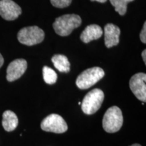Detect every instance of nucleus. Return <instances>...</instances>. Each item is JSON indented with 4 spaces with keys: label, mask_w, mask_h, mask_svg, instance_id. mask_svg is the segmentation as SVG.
<instances>
[{
    "label": "nucleus",
    "mask_w": 146,
    "mask_h": 146,
    "mask_svg": "<svg viewBox=\"0 0 146 146\" xmlns=\"http://www.w3.org/2000/svg\"><path fill=\"white\" fill-rule=\"evenodd\" d=\"M81 18L76 14H65L57 18L53 24L56 34L66 36L81 25Z\"/></svg>",
    "instance_id": "1"
},
{
    "label": "nucleus",
    "mask_w": 146,
    "mask_h": 146,
    "mask_svg": "<svg viewBox=\"0 0 146 146\" xmlns=\"http://www.w3.org/2000/svg\"><path fill=\"white\" fill-rule=\"evenodd\" d=\"M123 124V116L121 110L112 106L107 110L102 120V125L106 132L114 133L121 129Z\"/></svg>",
    "instance_id": "2"
},
{
    "label": "nucleus",
    "mask_w": 146,
    "mask_h": 146,
    "mask_svg": "<svg viewBox=\"0 0 146 146\" xmlns=\"http://www.w3.org/2000/svg\"><path fill=\"white\" fill-rule=\"evenodd\" d=\"M105 75L104 70L100 67H94L84 70L76 78V86L81 89H87L100 81Z\"/></svg>",
    "instance_id": "3"
},
{
    "label": "nucleus",
    "mask_w": 146,
    "mask_h": 146,
    "mask_svg": "<svg viewBox=\"0 0 146 146\" xmlns=\"http://www.w3.org/2000/svg\"><path fill=\"white\" fill-rule=\"evenodd\" d=\"M104 100V94L101 89H94L87 94L81 104L85 114L90 115L96 113L102 106Z\"/></svg>",
    "instance_id": "4"
},
{
    "label": "nucleus",
    "mask_w": 146,
    "mask_h": 146,
    "mask_svg": "<svg viewBox=\"0 0 146 146\" xmlns=\"http://www.w3.org/2000/svg\"><path fill=\"white\" fill-rule=\"evenodd\" d=\"M18 40L22 44L31 46L39 44L43 41L45 33L37 26L23 28L18 33Z\"/></svg>",
    "instance_id": "5"
},
{
    "label": "nucleus",
    "mask_w": 146,
    "mask_h": 146,
    "mask_svg": "<svg viewBox=\"0 0 146 146\" xmlns=\"http://www.w3.org/2000/svg\"><path fill=\"white\" fill-rule=\"evenodd\" d=\"M41 128L46 132L63 133L68 130V125L61 116L52 114L42 120Z\"/></svg>",
    "instance_id": "6"
},
{
    "label": "nucleus",
    "mask_w": 146,
    "mask_h": 146,
    "mask_svg": "<svg viewBox=\"0 0 146 146\" xmlns=\"http://www.w3.org/2000/svg\"><path fill=\"white\" fill-rule=\"evenodd\" d=\"M146 74L137 73L133 75L129 81V86L133 94L140 101L146 102Z\"/></svg>",
    "instance_id": "7"
},
{
    "label": "nucleus",
    "mask_w": 146,
    "mask_h": 146,
    "mask_svg": "<svg viewBox=\"0 0 146 146\" xmlns=\"http://www.w3.org/2000/svg\"><path fill=\"white\" fill-rule=\"evenodd\" d=\"M21 7L12 0H0V16L6 21H14L21 15Z\"/></svg>",
    "instance_id": "8"
},
{
    "label": "nucleus",
    "mask_w": 146,
    "mask_h": 146,
    "mask_svg": "<svg viewBox=\"0 0 146 146\" xmlns=\"http://www.w3.org/2000/svg\"><path fill=\"white\" fill-rule=\"evenodd\" d=\"M27 68V62L24 59H16L8 65L6 78L12 82L21 78Z\"/></svg>",
    "instance_id": "9"
},
{
    "label": "nucleus",
    "mask_w": 146,
    "mask_h": 146,
    "mask_svg": "<svg viewBox=\"0 0 146 146\" xmlns=\"http://www.w3.org/2000/svg\"><path fill=\"white\" fill-rule=\"evenodd\" d=\"M120 29L119 27L109 23L104 27V41L105 45L108 48H110L115 45H117L119 43V36Z\"/></svg>",
    "instance_id": "10"
},
{
    "label": "nucleus",
    "mask_w": 146,
    "mask_h": 146,
    "mask_svg": "<svg viewBox=\"0 0 146 146\" xmlns=\"http://www.w3.org/2000/svg\"><path fill=\"white\" fill-rule=\"evenodd\" d=\"M103 35L101 27L97 25L87 26L81 35V39L84 43H87L93 40L98 39Z\"/></svg>",
    "instance_id": "11"
},
{
    "label": "nucleus",
    "mask_w": 146,
    "mask_h": 146,
    "mask_svg": "<svg viewBox=\"0 0 146 146\" xmlns=\"http://www.w3.org/2000/svg\"><path fill=\"white\" fill-rule=\"evenodd\" d=\"M2 126L3 129L8 132L15 130L18 127V119L14 112L10 110H6L2 116Z\"/></svg>",
    "instance_id": "12"
},
{
    "label": "nucleus",
    "mask_w": 146,
    "mask_h": 146,
    "mask_svg": "<svg viewBox=\"0 0 146 146\" xmlns=\"http://www.w3.org/2000/svg\"><path fill=\"white\" fill-rule=\"evenodd\" d=\"M52 61L55 68L61 72H68L70 71V64L68 58L64 55H54L52 58Z\"/></svg>",
    "instance_id": "13"
},
{
    "label": "nucleus",
    "mask_w": 146,
    "mask_h": 146,
    "mask_svg": "<svg viewBox=\"0 0 146 146\" xmlns=\"http://www.w3.org/2000/svg\"><path fill=\"white\" fill-rule=\"evenodd\" d=\"M43 76L44 81L48 85H53L56 83L58 79L56 72L48 66H44L43 68Z\"/></svg>",
    "instance_id": "14"
},
{
    "label": "nucleus",
    "mask_w": 146,
    "mask_h": 146,
    "mask_svg": "<svg viewBox=\"0 0 146 146\" xmlns=\"http://www.w3.org/2000/svg\"><path fill=\"white\" fill-rule=\"evenodd\" d=\"M134 0H110L111 4L114 7L115 11L120 15H125L127 12V4Z\"/></svg>",
    "instance_id": "15"
},
{
    "label": "nucleus",
    "mask_w": 146,
    "mask_h": 146,
    "mask_svg": "<svg viewBox=\"0 0 146 146\" xmlns=\"http://www.w3.org/2000/svg\"><path fill=\"white\" fill-rule=\"evenodd\" d=\"M51 3L58 8H64L70 5L72 0H50Z\"/></svg>",
    "instance_id": "16"
},
{
    "label": "nucleus",
    "mask_w": 146,
    "mask_h": 146,
    "mask_svg": "<svg viewBox=\"0 0 146 146\" xmlns=\"http://www.w3.org/2000/svg\"><path fill=\"white\" fill-rule=\"evenodd\" d=\"M140 39L143 42L144 44L146 43V23L145 22L143 25V27L140 33Z\"/></svg>",
    "instance_id": "17"
},
{
    "label": "nucleus",
    "mask_w": 146,
    "mask_h": 146,
    "mask_svg": "<svg viewBox=\"0 0 146 146\" xmlns=\"http://www.w3.org/2000/svg\"><path fill=\"white\" fill-rule=\"evenodd\" d=\"M142 58H143V60L144 61V62H145V64L146 63V50H144L143 51V52H142Z\"/></svg>",
    "instance_id": "18"
},
{
    "label": "nucleus",
    "mask_w": 146,
    "mask_h": 146,
    "mask_svg": "<svg viewBox=\"0 0 146 146\" xmlns=\"http://www.w3.org/2000/svg\"><path fill=\"white\" fill-rule=\"evenodd\" d=\"M3 62H4V60H3V56H1V54H0V68L2 66V65L3 64Z\"/></svg>",
    "instance_id": "19"
},
{
    "label": "nucleus",
    "mask_w": 146,
    "mask_h": 146,
    "mask_svg": "<svg viewBox=\"0 0 146 146\" xmlns=\"http://www.w3.org/2000/svg\"><path fill=\"white\" fill-rule=\"evenodd\" d=\"M91 1H96L100 3H105L107 0H91Z\"/></svg>",
    "instance_id": "20"
},
{
    "label": "nucleus",
    "mask_w": 146,
    "mask_h": 146,
    "mask_svg": "<svg viewBox=\"0 0 146 146\" xmlns=\"http://www.w3.org/2000/svg\"><path fill=\"white\" fill-rule=\"evenodd\" d=\"M130 146H141L140 144H138V143H135V144H133V145H131Z\"/></svg>",
    "instance_id": "21"
}]
</instances>
